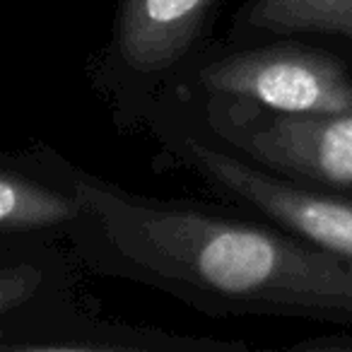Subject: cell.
Returning <instances> with one entry per match:
<instances>
[{
	"mask_svg": "<svg viewBox=\"0 0 352 352\" xmlns=\"http://www.w3.org/2000/svg\"><path fill=\"white\" fill-rule=\"evenodd\" d=\"M188 99L208 131L256 166L302 186L352 196V113H283L225 99Z\"/></svg>",
	"mask_w": 352,
	"mask_h": 352,
	"instance_id": "cell-5",
	"label": "cell"
},
{
	"mask_svg": "<svg viewBox=\"0 0 352 352\" xmlns=\"http://www.w3.org/2000/svg\"><path fill=\"white\" fill-rule=\"evenodd\" d=\"M75 292L73 270L49 236H3L0 318L34 311Z\"/></svg>",
	"mask_w": 352,
	"mask_h": 352,
	"instance_id": "cell-8",
	"label": "cell"
},
{
	"mask_svg": "<svg viewBox=\"0 0 352 352\" xmlns=\"http://www.w3.org/2000/svg\"><path fill=\"white\" fill-rule=\"evenodd\" d=\"M225 36L232 41L316 36L352 46V0H244Z\"/></svg>",
	"mask_w": 352,
	"mask_h": 352,
	"instance_id": "cell-9",
	"label": "cell"
},
{
	"mask_svg": "<svg viewBox=\"0 0 352 352\" xmlns=\"http://www.w3.org/2000/svg\"><path fill=\"white\" fill-rule=\"evenodd\" d=\"M222 3L116 0L109 36L87 68L116 131H140L147 104L212 41Z\"/></svg>",
	"mask_w": 352,
	"mask_h": 352,
	"instance_id": "cell-4",
	"label": "cell"
},
{
	"mask_svg": "<svg viewBox=\"0 0 352 352\" xmlns=\"http://www.w3.org/2000/svg\"><path fill=\"white\" fill-rule=\"evenodd\" d=\"M169 87L283 113H352V51L316 36H225L212 39Z\"/></svg>",
	"mask_w": 352,
	"mask_h": 352,
	"instance_id": "cell-3",
	"label": "cell"
},
{
	"mask_svg": "<svg viewBox=\"0 0 352 352\" xmlns=\"http://www.w3.org/2000/svg\"><path fill=\"white\" fill-rule=\"evenodd\" d=\"M85 215L65 234L89 270L160 289L206 316L352 328V263L230 203L128 191L73 162Z\"/></svg>",
	"mask_w": 352,
	"mask_h": 352,
	"instance_id": "cell-1",
	"label": "cell"
},
{
	"mask_svg": "<svg viewBox=\"0 0 352 352\" xmlns=\"http://www.w3.org/2000/svg\"><path fill=\"white\" fill-rule=\"evenodd\" d=\"M85 215L73 162L46 142L0 157V236H63Z\"/></svg>",
	"mask_w": 352,
	"mask_h": 352,
	"instance_id": "cell-7",
	"label": "cell"
},
{
	"mask_svg": "<svg viewBox=\"0 0 352 352\" xmlns=\"http://www.w3.org/2000/svg\"><path fill=\"white\" fill-rule=\"evenodd\" d=\"M3 352H246L244 340L182 336L99 316L75 292L34 311L0 318Z\"/></svg>",
	"mask_w": 352,
	"mask_h": 352,
	"instance_id": "cell-6",
	"label": "cell"
},
{
	"mask_svg": "<svg viewBox=\"0 0 352 352\" xmlns=\"http://www.w3.org/2000/svg\"><path fill=\"white\" fill-rule=\"evenodd\" d=\"M140 131L160 147V169L188 171L230 206L352 263V196L302 186L236 155L208 131L179 89H164L147 104Z\"/></svg>",
	"mask_w": 352,
	"mask_h": 352,
	"instance_id": "cell-2",
	"label": "cell"
},
{
	"mask_svg": "<svg viewBox=\"0 0 352 352\" xmlns=\"http://www.w3.org/2000/svg\"><path fill=\"white\" fill-rule=\"evenodd\" d=\"M289 350H309V352H352V333H331V336H316L309 340L294 342Z\"/></svg>",
	"mask_w": 352,
	"mask_h": 352,
	"instance_id": "cell-10",
	"label": "cell"
}]
</instances>
